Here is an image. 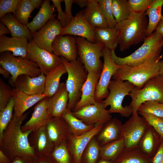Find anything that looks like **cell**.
I'll return each mask as SVG.
<instances>
[{
  "label": "cell",
  "mask_w": 163,
  "mask_h": 163,
  "mask_svg": "<svg viewBox=\"0 0 163 163\" xmlns=\"http://www.w3.org/2000/svg\"><path fill=\"white\" fill-rule=\"evenodd\" d=\"M46 75L42 72L39 76L32 77L25 75L19 76L12 86L29 95L44 94Z\"/></svg>",
  "instance_id": "17"
},
{
  "label": "cell",
  "mask_w": 163,
  "mask_h": 163,
  "mask_svg": "<svg viewBox=\"0 0 163 163\" xmlns=\"http://www.w3.org/2000/svg\"><path fill=\"white\" fill-rule=\"evenodd\" d=\"M99 3L108 27L115 28L117 24L113 16L111 7L112 0H97Z\"/></svg>",
  "instance_id": "43"
},
{
  "label": "cell",
  "mask_w": 163,
  "mask_h": 163,
  "mask_svg": "<svg viewBox=\"0 0 163 163\" xmlns=\"http://www.w3.org/2000/svg\"><path fill=\"white\" fill-rule=\"evenodd\" d=\"M159 75L163 77V59L159 60Z\"/></svg>",
  "instance_id": "59"
},
{
  "label": "cell",
  "mask_w": 163,
  "mask_h": 163,
  "mask_svg": "<svg viewBox=\"0 0 163 163\" xmlns=\"http://www.w3.org/2000/svg\"><path fill=\"white\" fill-rule=\"evenodd\" d=\"M21 0H0V19L5 14L15 13L17 7Z\"/></svg>",
  "instance_id": "47"
},
{
  "label": "cell",
  "mask_w": 163,
  "mask_h": 163,
  "mask_svg": "<svg viewBox=\"0 0 163 163\" xmlns=\"http://www.w3.org/2000/svg\"><path fill=\"white\" fill-rule=\"evenodd\" d=\"M53 5L56 8L58 12V20L60 22L62 28L66 27L69 24L66 14L61 8V3L62 0H52Z\"/></svg>",
  "instance_id": "48"
},
{
  "label": "cell",
  "mask_w": 163,
  "mask_h": 163,
  "mask_svg": "<svg viewBox=\"0 0 163 163\" xmlns=\"http://www.w3.org/2000/svg\"><path fill=\"white\" fill-rule=\"evenodd\" d=\"M14 104V100L12 97L6 107L0 111V140L4 130L12 119Z\"/></svg>",
  "instance_id": "41"
},
{
  "label": "cell",
  "mask_w": 163,
  "mask_h": 163,
  "mask_svg": "<svg viewBox=\"0 0 163 163\" xmlns=\"http://www.w3.org/2000/svg\"><path fill=\"white\" fill-rule=\"evenodd\" d=\"M51 47L53 53L69 62L75 60L78 58L75 39L72 35H58L53 42Z\"/></svg>",
  "instance_id": "16"
},
{
  "label": "cell",
  "mask_w": 163,
  "mask_h": 163,
  "mask_svg": "<svg viewBox=\"0 0 163 163\" xmlns=\"http://www.w3.org/2000/svg\"><path fill=\"white\" fill-rule=\"evenodd\" d=\"M87 72V77L82 88L81 98L72 111H76L84 107L93 104L96 102V87L101 73L92 71Z\"/></svg>",
  "instance_id": "20"
},
{
  "label": "cell",
  "mask_w": 163,
  "mask_h": 163,
  "mask_svg": "<svg viewBox=\"0 0 163 163\" xmlns=\"http://www.w3.org/2000/svg\"><path fill=\"white\" fill-rule=\"evenodd\" d=\"M27 115L25 113L18 117L13 114L0 140V147L8 152L11 161L19 156H37L34 146L28 141V136L32 131L23 132L21 129V124Z\"/></svg>",
  "instance_id": "1"
},
{
  "label": "cell",
  "mask_w": 163,
  "mask_h": 163,
  "mask_svg": "<svg viewBox=\"0 0 163 163\" xmlns=\"http://www.w3.org/2000/svg\"><path fill=\"white\" fill-rule=\"evenodd\" d=\"M35 8L30 0H21L14 15L18 21L27 25L29 17Z\"/></svg>",
  "instance_id": "40"
},
{
  "label": "cell",
  "mask_w": 163,
  "mask_h": 163,
  "mask_svg": "<svg viewBox=\"0 0 163 163\" xmlns=\"http://www.w3.org/2000/svg\"><path fill=\"white\" fill-rule=\"evenodd\" d=\"M64 2L65 4V12L69 23L74 17L72 12V7L74 3V0H64Z\"/></svg>",
  "instance_id": "51"
},
{
  "label": "cell",
  "mask_w": 163,
  "mask_h": 163,
  "mask_svg": "<svg viewBox=\"0 0 163 163\" xmlns=\"http://www.w3.org/2000/svg\"><path fill=\"white\" fill-rule=\"evenodd\" d=\"M69 99L66 83H60L57 91L49 98L47 110L51 118L61 117L67 108Z\"/></svg>",
  "instance_id": "21"
},
{
  "label": "cell",
  "mask_w": 163,
  "mask_h": 163,
  "mask_svg": "<svg viewBox=\"0 0 163 163\" xmlns=\"http://www.w3.org/2000/svg\"><path fill=\"white\" fill-rule=\"evenodd\" d=\"M149 124L145 119L138 114H132L122 124L120 138L123 139L125 150L137 149L138 144Z\"/></svg>",
  "instance_id": "10"
},
{
  "label": "cell",
  "mask_w": 163,
  "mask_h": 163,
  "mask_svg": "<svg viewBox=\"0 0 163 163\" xmlns=\"http://www.w3.org/2000/svg\"><path fill=\"white\" fill-rule=\"evenodd\" d=\"M27 59L36 63L45 75L62 63L60 57L40 48L32 39L28 41Z\"/></svg>",
  "instance_id": "12"
},
{
  "label": "cell",
  "mask_w": 163,
  "mask_h": 163,
  "mask_svg": "<svg viewBox=\"0 0 163 163\" xmlns=\"http://www.w3.org/2000/svg\"><path fill=\"white\" fill-rule=\"evenodd\" d=\"M0 73L3 75L4 77L6 78H8L10 74L7 70L1 66L0 67Z\"/></svg>",
  "instance_id": "58"
},
{
  "label": "cell",
  "mask_w": 163,
  "mask_h": 163,
  "mask_svg": "<svg viewBox=\"0 0 163 163\" xmlns=\"http://www.w3.org/2000/svg\"><path fill=\"white\" fill-rule=\"evenodd\" d=\"M74 115L88 125L103 124L112 118L108 110L105 108L102 101L72 111Z\"/></svg>",
  "instance_id": "13"
},
{
  "label": "cell",
  "mask_w": 163,
  "mask_h": 163,
  "mask_svg": "<svg viewBox=\"0 0 163 163\" xmlns=\"http://www.w3.org/2000/svg\"><path fill=\"white\" fill-rule=\"evenodd\" d=\"M152 158L145 155L137 149L124 150L114 163H152Z\"/></svg>",
  "instance_id": "36"
},
{
  "label": "cell",
  "mask_w": 163,
  "mask_h": 163,
  "mask_svg": "<svg viewBox=\"0 0 163 163\" xmlns=\"http://www.w3.org/2000/svg\"><path fill=\"white\" fill-rule=\"evenodd\" d=\"M158 133L149 125L139 142L137 149L142 153L152 158L161 142Z\"/></svg>",
  "instance_id": "26"
},
{
  "label": "cell",
  "mask_w": 163,
  "mask_h": 163,
  "mask_svg": "<svg viewBox=\"0 0 163 163\" xmlns=\"http://www.w3.org/2000/svg\"><path fill=\"white\" fill-rule=\"evenodd\" d=\"M95 43H101L111 50H115L118 45V36L116 28H95Z\"/></svg>",
  "instance_id": "31"
},
{
  "label": "cell",
  "mask_w": 163,
  "mask_h": 163,
  "mask_svg": "<svg viewBox=\"0 0 163 163\" xmlns=\"http://www.w3.org/2000/svg\"><path fill=\"white\" fill-rule=\"evenodd\" d=\"M96 163H114L113 161L100 158Z\"/></svg>",
  "instance_id": "60"
},
{
  "label": "cell",
  "mask_w": 163,
  "mask_h": 163,
  "mask_svg": "<svg viewBox=\"0 0 163 163\" xmlns=\"http://www.w3.org/2000/svg\"><path fill=\"white\" fill-rule=\"evenodd\" d=\"M161 43H162V45H163V38L162 39V40Z\"/></svg>",
  "instance_id": "61"
},
{
  "label": "cell",
  "mask_w": 163,
  "mask_h": 163,
  "mask_svg": "<svg viewBox=\"0 0 163 163\" xmlns=\"http://www.w3.org/2000/svg\"><path fill=\"white\" fill-rule=\"evenodd\" d=\"M12 97L15 101L14 114L19 117L24 114L27 109L47 97L44 94L29 95L18 89L14 88L12 90Z\"/></svg>",
  "instance_id": "25"
},
{
  "label": "cell",
  "mask_w": 163,
  "mask_h": 163,
  "mask_svg": "<svg viewBox=\"0 0 163 163\" xmlns=\"http://www.w3.org/2000/svg\"><path fill=\"white\" fill-rule=\"evenodd\" d=\"M50 155L58 163H75L68 141L55 146Z\"/></svg>",
  "instance_id": "37"
},
{
  "label": "cell",
  "mask_w": 163,
  "mask_h": 163,
  "mask_svg": "<svg viewBox=\"0 0 163 163\" xmlns=\"http://www.w3.org/2000/svg\"><path fill=\"white\" fill-rule=\"evenodd\" d=\"M49 98L46 97L36 104L30 118L23 126H21L22 132L31 131L35 132L40 128L46 126L52 118L47 110Z\"/></svg>",
  "instance_id": "18"
},
{
  "label": "cell",
  "mask_w": 163,
  "mask_h": 163,
  "mask_svg": "<svg viewBox=\"0 0 163 163\" xmlns=\"http://www.w3.org/2000/svg\"><path fill=\"white\" fill-rule=\"evenodd\" d=\"M152 163H163V138L157 152L152 158Z\"/></svg>",
  "instance_id": "50"
},
{
  "label": "cell",
  "mask_w": 163,
  "mask_h": 163,
  "mask_svg": "<svg viewBox=\"0 0 163 163\" xmlns=\"http://www.w3.org/2000/svg\"><path fill=\"white\" fill-rule=\"evenodd\" d=\"M34 133L35 136L33 146L37 155L50 154L54 147L48 136L46 126L40 128Z\"/></svg>",
  "instance_id": "34"
},
{
  "label": "cell",
  "mask_w": 163,
  "mask_h": 163,
  "mask_svg": "<svg viewBox=\"0 0 163 163\" xmlns=\"http://www.w3.org/2000/svg\"><path fill=\"white\" fill-rule=\"evenodd\" d=\"M111 50L104 46L102 50L104 62L103 69L97 84L95 95L96 102H100L108 96V85L113 75L121 66L116 64L111 57Z\"/></svg>",
  "instance_id": "11"
},
{
  "label": "cell",
  "mask_w": 163,
  "mask_h": 163,
  "mask_svg": "<svg viewBox=\"0 0 163 163\" xmlns=\"http://www.w3.org/2000/svg\"><path fill=\"white\" fill-rule=\"evenodd\" d=\"M135 87L127 81L111 80L108 87L109 95L105 99L102 101L105 108L110 106L108 110L110 114L117 113L122 117H129L133 113L131 107L129 105L123 106L122 104L125 97L129 96L130 92Z\"/></svg>",
  "instance_id": "6"
},
{
  "label": "cell",
  "mask_w": 163,
  "mask_h": 163,
  "mask_svg": "<svg viewBox=\"0 0 163 163\" xmlns=\"http://www.w3.org/2000/svg\"><path fill=\"white\" fill-rule=\"evenodd\" d=\"M122 124L117 117L112 118L103 124L101 130L94 136L100 146L120 139Z\"/></svg>",
  "instance_id": "23"
},
{
  "label": "cell",
  "mask_w": 163,
  "mask_h": 163,
  "mask_svg": "<svg viewBox=\"0 0 163 163\" xmlns=\"http://www.w3.org/2000/svg\"><path fill=\"white\" fill-rule=\"evenodd\" d=\"M1 67L7 70L11 75L9 80L12 86L17 78L25 75L35 77L40 75L41 71L38 65L26 58L15 57L9 51L0 53Z\"/></svg>",
  "instance_id": "7"
},
{
  "label": "cell",
  "mask_w": 163,
  "mask_h": 163,
  "mask_svg": "<svg viewBox=\"0 0 163 163\" xmlns=\"http://www.w3.org/2000/svg\"><path fill=\"white\" fill-rule=\"evenodd\" d=\"M30 1L35 8H40L44 1L43 0H30Z\"/></svg>",
  "instance_id": "57"
},
{
  "label": "cell",
  "mask_w": 163,
  "mask_h": 163,
  "mask_svg": "<svg viewBox=\"0 0 163 163\" xmlns=\"http://www.w3.org/2000/svg\"><path fill=\"white\" fill-rule=\"evenodd\" d=\"M54 17L49 20L37 31L32 34V39L40 48L51 53L52 44L58 35H60L62 28L58 20Z\"/></svg>",
  "instance_id": "14"
},
{
  "label": "cell",
  "mask_w": 163,
  "mask_h": 163,
  "mask_svg": "<svg viewBox=\"0 0 163 163\" xmlns=\"http://www.w3.org/2000/svg\"><path fill=\"white\" fill-rule=\"evenodd\" d=\"M84 16L88 23L94 28L108 27L107 23L97 0H88Z\"/></svg>",
  "instance_id": "28"
},
{
  "label": "cell",
  "mask_w": 163,
  "mask_h": 163,
  "mask_svg": "<svg viewBox=\"0 0 163 163\" xmlns=\"http://www.w3.org/2000/svg\"><path fill=\"white\" fill-rule=\"evenodd\" d=\"M138 112V113H149L158 117H163V103L155 101L145 102L139 107Z\"/></svg>",
  "instance_id": "42"
},
{
  "label": "cell",
  "mask_w": 163,
  "mask_h": 163,
  "mask_svg": "<svg viewBox=\"0 0 163 163\" xmlns=\"http://www.w3.org/2000/svg\"><path fill=\"white\" fill-rule=\"evenodd\" d=\"M0 21L8 28L12 37H25L28 40L32 39V34L27 25L18 21L11 13L4 16Z\"/></svg>",
  "instance_id": "30"
},
{
  "label": "cell",
  "mask_w": 163,
  "mask_h": 163,
  "mask_svg": "<svg viewBox=\"0 0 163 163\" xmlns=\"http://www.w3.org/2000/svg\"><path fill=\"white\" fill-rule=\"evenodd\" d=\"M103 124H97L91 130L82 135H72L68 141L74 156L75 163L81 162L82 154L91 140L101 130Z\"/></svg>",
  "instance_id": "22"
},
{
  "label": "cell",
  "mask_w": 163,
  "mask_h": 163,
  "mask_svg": "<svg viewBox=\"0 0 163 163\" xmlns=\"http://www.w3.org/2000/svg\"><path fill=\"white\" fill-rule=\"evenodd\" d=\"M11 161L2 151L0 150V163H11Z\"/></svg>",
  "instance_id": "54"
},
{
  "label": "cell",
  "mask_w": 163,
  "mask_h": 163,
  "mask_svg": "<svg viewBox=\"0 0 163 163\" xmlns=\"http://www.w3.org/2000/svg\"><path fill=\"white\" fill-rule=\"evenodd\" d=\"M94 29L86 20L81 10L76 14L66 27L62 29L60 35L77 36L95 43Z\"/></svg>",
  "instance_id": "15"
},
{
  "label": "cell",
  "mask_w": 163,
  "mask_h": 163,
  "mask_svg": "<svg viewBox=\"0 0 163 163\" xmlns=\"http://www.w3.org/2000/svg\"><path fill=\"white\" fill-rule=\"evenodd\" d=\"M101 146L94 136L91 140L84 151L81 163H96L100 159Z\"/></svg>",
  "instance_id": "38"
},
{
  "label": "cell",
  "mask_w": 163,
  "mask_h": 163,
  "mask_svg": "<svg viewBox=\"0 0 163 163\" xmlns=\"http://www.w3.org/2000/svg\"><path fill=\"white\" fill-rule=\"evenodd\" d=\"M125 149L124 140L120 138L101 146L100 158L114 162Z\"/></svg>",
  "instance_id": "35"
},
{
  "label": "cell",
  "mask_w": 163,
  "mask_h": 163,
  "mask_svg": "<svg viewBox=\"0 0 163 163\" xmlns=\"http://www.w3.org/2000/svg\"><path fill=\"white\" fill-rule=\"evenodd\" d=\"M153 0H128V4L131 12L137 14L145 12Z\"/></svg>",
  "instance_id": "46"
},
{
  "label": "cell",
  "mask_w": 163,
  "mask_h": 163,
  "mask_svg": "<svg viewBox=\"0 0 163 163\" xmlns=\"http://www.w3.org/2000/svg\"><path fill=\"white\" fill-rule=\"evenodd\" d=\"M162 55L149 59L135 67L121 66L112 77L113 80L127 81L138 88H142L150 78L159 75V62Z\"/></svg>",
  "instance_id": "3"
},
{
  "label": "cell",
  "mask_w": 163,
  "mask_h": 163,
  "mask_svg": "<svg viewBox=\"0 0 163 163\" xmlns=\"http://www.w3.org/2000/svg\"><path fill=\"white\" fill-rule=\"evenodd\" d=\"M163 0H153L145 12L149 17L146 36L150 35L155 31L160 21L162 16L161 10Z\"/></svg>",
  "instance_id": "33"
},
{
  "label": "cell",
  "mask_w": 163,
  "mask_h": 163,
  "mask_svg": "<svg viewBox=\"0 0 163 163\" xmlns=\"http://www.w3.org/2000/svg\"><path fill=\"white\" fill-rule=\"evenodd\" d=\"M36 158L28 156H19L15 157L11 163H36Z\"/></svg>",
  "instance_id": "49"
},
{
  "label": "cell",
  "mask_w": 163,
  "mask_h": 163,
  "mask_svg": "<svg viewBox=\"0 0 163 163\" xmlns=\"http://www.w3.org/2000/svg\"><path fill=\"white\" fill-rule=\"evenodd\" d=\"M46 127L53 147L59 143L68 141L72 135L68 123L61 117L51 118Z\"/></svg>",
  "instance_id": "19"
},
{
  "label": "cell",
  "mask_w": 163,
  "mask_h": 163,
  "mask_svg": "<svg viewBox=\"0 0 163 163\" xmlns=\"http://www.w3.org/2000/svg\"><path fill=\"white\" fill-rule=\"evenodd\" d=\"M132 101L129 104L132 114H138V109L143 103L155 101L163 103V77L160 75L149 79L141 88H135L130 92Z\"/></svg>",
  "instance_id": "8"
},
{
  "label": "cell",
  "mask_w": 163,
  "mask_h": 163,
  "mask_svg": "<svg viewBox=\"0 0 163 163\" xmlns=\"http://www.w3.org/2000/svg\"><path fill=\"white\" fill-rule=\"evenodd\" d=\"M148 20L145 13L132 12L126 19L117 23L115 28L118 36V44L123 52L131 46L144 41L147 37Z\"/></svg>",
  "instance_id": "2"
},
{
  "label": "cell",
  "mask_w": 163,
  "mask_h": 163,
  "mask_svg": "<svg viewBox=\"0 0 163 163\" xmlns=\"http://www.w3.org/2000/svg\"><path fill=\"white\" fill-rule=\"evenodd\" d=\"M5 34H11L8 28L2 21H0V36Z\"/></svg>",
  "instance_id": "53"
},
{
  "label": "cell",
  "mask_w": 163,
  "mask_h": 163,
  "mask_svg": "<svg viewBox=\"0 0 163 163\" xmlns=\"http://www.w3.org/2000/svg\"><path fill=\"white\" fill-rule=\"evenodd\" d=\"M112 9L117 23L128 18L131 13L127 0H112Z\"/></svg>",
  "instance_id": "39"
},
{
  "label": "cell",
  "mask_w": 163,
  "mask_h": 163,
  "mask_svg": "<svg viewBox=\"0 0 163 163\" xmlns=\"http://www.w3.org/2000/svg\"><path fill=\"white\" fill-rule=\"evenodd\" d=\"M81 163V162H80V163Z\"/></svg>",
  "instance_id": "62"
},
{
  "label": "cell",
  "mask_w": 163,
  "mask_h": 163,
  "mask_svg": "<svg viewBox=\"0 0 163 163\" xmlns=\"http://www.w3.org/2000/svg\"><path fill=\"white\" fill-rule=\"evenodd\" d=\"M78 57L88 72L92 71L101 73L103 63L101 60L103 56L102 50L104 45L101 43H93L85 38L75 37Z\"/></svg>",
  "instance_id": "9"
},
{
  "label": "cell",
  "mask_w": 163,
  "mask_h": 163,
  "mask_svg": "<svg viewBox=\"0 0 163 163\" xmlns=\"http://www.w3.org/2000/svg\"><path fill=\"white\" fill-rule=\"evenodd\" d=\"M36 163H58L50 154L38 155L36 158Z\"/></svg>",
  "instance_id": "52"
},
{
  "label": "cell",
  "mask_w": 163,
  "mask_h": 163,
  "mask_svg": "<svg viewBox=\"0 0 163 163\" xmlns=\"http://www.w3.org/2000/svg\"><path fill=\"white\" fill-rule=\"evenodd\" d=\"M61 117L68 123L72 135L75 136H80L88 132L94 127L96 124L88 125L85 124L76 117L71 110L67 108Z\"/></svg>",
  "instance_id": "32"
},
{
  "label": "cell",
  "mask_w": 163,
  "mask_h": 163,
  "mask_svg": "<svg viewBox=\"0 0 163 163\" xmlns=\"http://www.w3.org/2000/svg\"><path fill=\"white\" fill-rule=\"evenodd\" d=\"M88 0H74V3L78 5L81 8L86 7L88 4Z\"/></svg>",
  "instance_id": "56"
},
{
  "label": "cell",
  "mask_w": 163,
  "mask_h": 163,
  "mask_svg": "<svg viewBox=\"0 0 163 163\" xmlns=\"http://www.w3.org/2000/svg\"><path fill=\"white\" fill-rule=\"evenodd\" d=\"M12 90L10 86L0 78V111L7 106L12 97Z\"/></svg>",
  "instance_id": "45"
},
{
  "label": "cell",
  "mask_w": 163,
  "mask_h": 163,
  "mask_svg": "<svg viewBox=\"0 0 163 163\" xmlns=\"http://www.w3.org/2000/svg\"><path fill=\"white\" fill-rule=\"evenodd\" d=\"M163 37L155 30L147 37L143 44L130 55L125 57L117 56L115 50H111V57L114 62L122 66L127 65L131 67L141 65L147 60L159 56L162 50Z\"/></svg>",
  "instance_id": "4"
},
{
  "label": "cell",
  "mask_w": 163,
  "mask_h": 163,
  "mask_svg": "<svg viewBox=\"0 0 163 163\" xmlns=\"http://www.w3.org/2000/svg\"><path fill=\"white\" fill-rule=\"evenodd\" d=\"M55 8L53 5L50 4V0H44L37 15L27 25L32 34L38 30L49 20L56 16V14H54L56 11Z\"/></svg>",
  "instance_id": "27"
},
{
  "label": "cell",
  "mask_w": 163,
  "mask_h": 163,
  "mask_svg": "<svg viewBox=\"0 0 163 163\" xmlns=\"http://www.w3.org/2000/svg\"><path fill=\"white\" fill-rule=\"evenodd\" d=\"M145 120L148 124L152 126L159 135L161 140L163 138V117L152 114L138 113Z\"/></svg>",
  "instance_id": "44"
},
{
  "label": "cell",
  "mask_w": 163,
  "mask_h": 163,
  "mask_svg": "<svg viewBox=\"0 0 163 163\" xmlns=\"http://www.w3.org/2000/svg\"><path fill=\"white\" fill-rule=\"evenodd\" d=\"M155 31L163 37V14L161 19Z\"/></svg>",
  "instance_id": "55"
},
{
  "label": "cell",
  "mask_w": 163,
  "mask_h": 163,
  "mask_svg": "<svg viewBox=\"0 0 163 163\" xmlns=\"http://www.w3.org/2000/svg\"><path fill=\"white\" fill-rule=\"evenodd\" d=\"M67 73L63 63L53 69L46 75L45 89L44 94L47 97L52 96L57 90L61 77Z\"/></svg>",
  "instance_id": "29"
},
{
  "label": "cell",
  "mask_w": 163,
  "mask_h": 163,
  "mask_svg": "<svg viewBox=\"0 0 163 163\" xmlns=\"http://www.w3.org/2000/svg\"><path fill=\"white\" fill-rule=\"evenodd\" d=\"M61 57L68 75L66 83L69 96L67 109L72 111L80 100L88 72L78 57L76 60L71 62Z\"/></svg>",
  "instance_id": "5"
},
{
  "label": "cell",
  "mask_w": 163,
  "mask_h": 163,
  "mask_svg": "<svg viewBox=\"0 0 163 163\" xmlns=\"http://www.w3.org/2000/svg\"><path fill=\"white\" fill-rule=\"evenodd\" d=\"M28 40L25 37L0 36V53L11 52L14 56L27 58Z\"/></svg>",
  "instance_id": "24"
}]
</instances>
